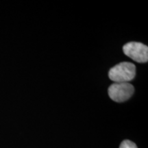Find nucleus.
<instances>
[{"label":"nucleus","instance_id":"nucleus-1","mask_svg":"<svg viewBox=\"0 0 148 148\" xmlns=\"http://www.w3.org/2000/svg\"><path fill=\"white\" fill-rule=\"evenodd\" d=\"M136 75V66L129 62H123L112 67L108 77L114 83L129 82Z\"/></svg>","mask_w":148,"mask_h":148},{"label":"nucleus","instance_id":"nucleus-2","mask_svg":"<svg viewBox=\"0 0 148 148\" xmlns=\"http://www.w3.org/2000/svg\"><path fill=\"white\" fill-rule=\"evenodd\" d=\"M134 92V86L129 82H114L108 88L109 97L116 102H123L127 100L132 97Z\"/></svg>","mask_w":148,"mask_h":148},{"label":"nucleus","instance_id":"nucleus-3","mask_svg":"<svg viewBox=\"0 0 148 148\" xmlns=\"http://www.w3.org/2000/svg\"><path fill=\"white\" fill-rule=\"evenodd\" d=\"M123 53L133 60L145 63L148 60V47L141 42H130L123 45Z\"/></svg>","mask_w":148,"mask_h":148},{"label":"nucleus","instance_id":"nucleus-4","mask_svg":"<svg viewBox=\"0 0 148 148\" xmlns=\"http://www.w3.org/2000/svg\"><path fill=\"white\" fill-rule=\"evenodd\" d=\"M119 148H137L136 144L129 140H125L120 145Z\"/></svg>","mask_w":148,"mask_h":148}]
</instances>
